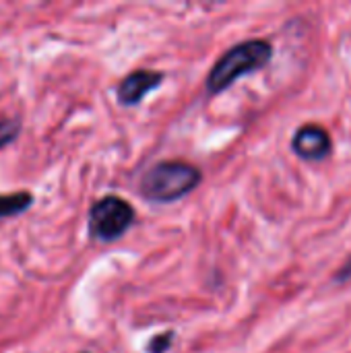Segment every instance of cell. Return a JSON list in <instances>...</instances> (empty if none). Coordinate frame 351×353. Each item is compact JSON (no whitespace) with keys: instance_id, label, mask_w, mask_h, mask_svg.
Wrapping results in <instances>:
<instances>
[{"instance_id":"cell-5","label":"cell","mask_w":351,"mask_h":353,"mask_svg":"<svg viewBox=\"0 0 351 353\" xmlns=\"http://www.w3.org/2000/svg\"><path fill=\"white\" fill-rule=\"evenodd\" d=\"M163 81V72L151 70V68H139L126 74L116 89V97L120 105L132 108L143 101V97L151 91H155Z\"/></svg>"},{"instance_id":"cell-7","label":"cell","mask_w":351,"mask_h":353,"mask_svg":"<svg viewBox=\"0 0 351 353\" xmlns=\"http://www.w3.org/2000/svg\"><path fill=\"white\" fill-rule=\"evenodd\" d=\"M21 134V120L19 118H0V149L12 145Z\"/></svg>"},{"instance_id":"cell-4","label":"cell","mask_w":351,"mask_h":353,"mask_svg":"<svg viewBox=\"0 0 351 353\" xmlns=\"http://www.w3.org/2000/svg\"><path fill=\"white\" fill-rule=\"evenodd\" d=\"M292 149L300 159L306 161H323L331 155L333 141L331 134L319 124H304L296 130L292 139Z\"/></svg>"},{"instance_id":"cell-8","label":"cell","mask_w":351,"mask_h":353,"mask_svg":"<svg viewBox=\"0 0 351 353\" xmlns=\"http://www.w3.org/2000/svg\"><path fill=\"white\" fill-rule=\"evenodd\" d=\"M174 339H176V333H174V331H166V333L155 335V337L147 343V353L170 352V347H172Z\"/></svg>"},{"instance_id":"cell-3","label":"cell","mask_w":351,"mask_h":353,"mask_svg":"<svg viewBox=\"0 0 351 353\" xmlns=\"http://www.w3.org/2000/svg\"><path fill=\"white\" fill-rule=\"evenodd\" d=\"M134 217L137 213L126 199L110 194L91 205L87 217V232L97 242H116L130 230Z\"/></svg>"},{"instance_id":"cell-6","label":"cell","mask_w":351,"mask_h":353,"mask_svg":"<svg viewBox=\"0 0 351 353\" xmlns=\"http://www.w3.org/2000/svg\"><path fill=\"white\" fill-rule=\"evenodd\" d=\"M33 205V194L31 192H10V194H0V219L6 217H17L31 209Z\"/></svg>"},{"instance_id":"cell-1","label":"cell","mask_w":351,"mask_h":353,"mask_svg":"<svg viewBox=\"0 0 351 353\" xmlns=\"http://www.w3.org/2000/svg\"><path fill=\"white\" fill-rule=\"evenodd\" d=\"M203 182V172L188 161H159L151 165L141 182L139 192L151 203H174L190 194Z\"/></svg>"},{"instance_id":"cell-2","label":"cell","mask_w":351,"mask_h":353,"mask_svg":"<svg viewBox=\"0 0 351 353\" xmlns=\"http://www.w3.org/2000/svg\"><path fill=\"white\" fill-rule=\"evenodd\" d=\"M273 58V48L267 39H246L230 48L207 74V93L217 95L230 89L240 77L265 68Z\"/></svg>"}]
</instances>
